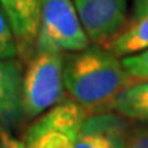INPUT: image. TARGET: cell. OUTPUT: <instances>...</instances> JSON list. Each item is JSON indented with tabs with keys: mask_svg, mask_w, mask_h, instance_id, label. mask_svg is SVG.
<instances>
[{
	"mask_svg": "<svg viewBox=\"0 0 148 148\" xmlns=\"http://www.w3.org/2000/svg\"><path fill=\"white\" fill-rule=\"evenodd\" d=\"M130 83L121 59L94 44L64 58V89L86 113L112 110L113 100Z\"/></svg>",
	"mask_w": 148,
	"mask_h": 148,
	"instance_id": "obj_1",
	"label": "cell"
},
{
	"mask_svg": "<svg viewBox=\"0 0 148 148\" xmlns=\"http://www.w3.org/2000/svg\"><path fill=\"white\" fill-rule=\"evenodd\" d=\"M64 53L33 51L21 79V119L33 121L62 100Z\"/></svg>",
	"mask_w": 148,
	"mask_h": 148,
	"instance_id": "obj_2",
	"label": "cell"
},
{
	"mask_svg": "<svg viewBox=\"0 0 148 148\" xmlns=\"http://www.w3.org/2000/svg\"><path fill=\"white\" fill-rule=\"evenodd\" d=\"M89 44L73 0H42L35 51L73 53Z\"/></svg>",
	"mask_w": 148,
	"mask_h": 148,
	"instance_id": "obj_3",
	"label": "cell"
},
{
	"mask_svg": "<svg viewBox=\"0 0 148 148\" xmlns=\"http://www.w3.org/2000/svg\"><path fill=\"white\" fill-rule=\"evenodd\" d=\"M86 115L74 100L62 98L32 121L21 139L23 148H74Z\"/></svg>",
	"mask_w": 148,
	"mask_h": 148,
	"instance_id": "obj_4",
	"label": "cell"
},
{
	"mask_svg": "<svg viewBox=\"0 0 148 148\" xmlns=\"http://www.w3.org/2000/svg\"><path fill=\"white\" fill-rule=\"evenodd\" d=\"M74 5L92 44L104 45L125 26L129 0H74Z\"/></svg>",
	"mask_w": 148,
	"mask_h": 148,
	"instance_id": "obj_5",
	"label": "cell"
},
{
	"mask_svg": "<svg viewBox=\"0 0 148 148\" xmlns=\"http://www.w3.org/2000/svg\"><path fill=\"white\" fill-rule=\"evenodd\" d=\"M127 118L116 112H95L85 116L74 148H124L130 133Z\"/></svg>",
	"mask_w": 148,
	"mask_h": 148,
	"instance_id": "obj_6",
	"label": "cell"
},
{
	"mask_svg": "<svg viewBox=\"0 0 148 148\" xmlns=\"http://www.w3.org/2000/svg\"><path fill=\"white\" fill-rule=\"evenodd\" d=\"M42 0H0L9 20L20 59L27 60L35 51Z\"/></svg>",
	"mask_w": 148,
	"mask_h": 148,
	"instance_id": "obj_7",
	"label": "cell"
},
{
	"mask_svg": "<svg viewBox=\"0 0 148 148\" xmlns=\"http://www.w3.org/2000/svg\"><path fill=\"white\" fill-rule=\"evenodd\" d=\"M23 65L17 58H0V123L12 129L21 119Z\"/></svg>",
	"mask_w": 148,
	"mask_h": 148,
	"instance_id": "obj_8",
	"label": "cell"
},
{
	"mask_svg": "<svg viewBox=\"0 0 148 148\" xmlns=\"http://www.w3.org/2000/svg\"><path fill=\"white\" fill-rule=\"evenodd\" d=\"M112 110L127 119L148 123V80L132 82L118 92Z\"/></svg>",
	"mask_w": 148,
	"mask_h": 148,
	"instance_id": "obj_9",
	"label": "cell"
},
{
	"mask_svg": "<svg viewBox=\"0 0 148 148\" xmlns=\"http://www.w3.org/2000/svg\"><path fill=\"white\" fill-rule=\"evenodd\" d=\"M103 47L118 58L148 49V15L132 20L129 26H124Z\"/></svg>",
	"mask_w": 148,
	"mask_h": 148,
	"instance_id": "obj_10",
	"label": "cell"
},
{
	"mask_svg": "<svg viewBox=\"0 0 148 148\" xmlns=\"http://www.w3.org/2000/svg\"><path fill=\"white\" fill-rule=\"evenodd\" d=\"M121 64L132 82L148 80V49L121 58Z\"/></svg>",
	"mask_w": 148,
	"mask_h": 148,
	"instance_id": "obj_11",
	"label": "cell"
},
{
	"mask_svg": "<svg viewBox=\"0 0 148 148\" xmlns=\"http://www.w3.org/2000/svg\"><path fill=\"white\" fill-rule=\"evenodd\" d=\"M0 58H18L14 32L2 6H0Z\"/></svg>",
	"mask_w": 148,
	"mask_h": 148,
	"instance_id": "obj_12",
	"label": "cell"
},
{
	"mask_svg": "<svg viewBox=\"0 0 148 148\" xmlns=\"http://www.w3.org/2000/svg\"><path fill=\"white\" fill-rule=\"evenodd\" d=\"M124 148H148V123H140L130 127Z\"/></svg>",
	"mask_w": 148,
	"mask_h": 148,
	"instance_id": "obj_13",
	"label": "cell"
},
{
	"mask_svg": "<svg viewBox=\"0 0 148 148\" xmlns=\"http://www.w3.org/2000/svg\"><path fill=\"white\" fill-rule=\"evenodd\" d=\"M0 148H23V142L3 130L0 134Z\"/></svg>",
	"mask_w": 148,
	"mask_h": 148,
	"instance_id": "obj_14",
	"label": "cell"
},
{
	"mask_svg": "<svg viewBox=\"0 0 148 148\" xmlns=\"http://www.w3.org/2000/svg\"><path fill=\"white\" fill-rule=\"evenodd\" d=\"M148 15V0H133L132 6V20Z\"/></svg>",
	"mask_w": 148,
	"mask_h": 148,
	"instance_id": "obj_15",
	"label": "cell"
},
{
	"mask_svg": "<svg viewBox=\"0 0 148 148\" xmlns=\"http://www.w3.org/2000/svg\"><path fill=\"white\" fill-rule=\"evenodd\" d=\"M3 130H5V127L2 125V123H0V134H2V132H3Z\"/></svg>",
	"mask_w": 148,
	"mask_h": 148,
	"instance_id": "obj_16",
	"label": "cell"
}]
</instances>
